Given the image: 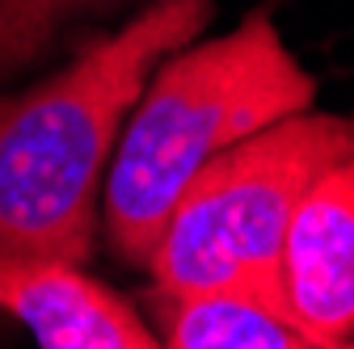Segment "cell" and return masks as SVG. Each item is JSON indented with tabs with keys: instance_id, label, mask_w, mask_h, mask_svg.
I'll use <instances>...</instances> for the list:
<instances>
[{
	"instance_id": "cell-1",
	"label": "cell",
	"mask_w": 354,
	"mask_h": 349,
	"mask_svg": "<svg viewBox=\"0 0 354 349\" xmlns=\"http://www.w3.org/2000/svg\"><path fill=\"white\" fill-rule=\"evenodd\" d=\"M215 0H148L59 72L0 89V261H76L97 240V194L148 76L211 21Z\"/></svg>"
},
{
	"instance_id": "cell-2",
	"label": "cell",
	"mask_w": 354,
	"mask_h": 349,
	"mask_svg": "<svg viewBox=\"0 0 354 349\" xmlns=\"http://www.w3.org/2000/svg\"><path fill=\"white\" fill-rule=\"evenodd\" d=\"M317 80L287 51L266 9L232 34L177 47L148 76L106 172V240L127 266L148 257L186 181L236 139L313 110Z\"/></svg>"
},
{
	"instance_id": "cell-3",
	"label": "cell",
	"mask_w": 354,
	"mask_h": 349,
	"mask_svg": "<svg viewBox=\"0 0 354 349\" xmlns=\"http://www.w3.org/2000/svg\"><path fill=\"white\" fill-rule=\"evenodd\" d=\"M354 156V114L299 110L215 152L186 190L148 257L156 290H198L249 278L283 286L287 223L325 168Z\"/></svg>"
},
{
	"instance_id": "cell-4",
	"label": "cell",
	"mask_w": 354,
	"mask_h": 349,
	"mask_svg": "<svg viewBox=\"0 0 354 349\" xmlns=\"http://www.w3.org/2000/svg\"><path fill=\"white\" fill-rule=\"evenodd\" d=\"M283 290L321 349L354 345V156L299 198L283 236Z\"/></svg>"
},
{
	"instance_id": "cell-5",
	"label": "cell",
	"mask_w": 354,
	"mask_h": 349,
	"mask_svg": "<svg viewBox=\"0 0 354 349\" xmlns=\"http://www.w3.org/2000/svg\"><path fill=\"white\" fill-rule=\"evenodd\" d=\"M0 312L47 349H152V324L76 261H0Z\"/></svg>"
},
{
	"instance_id": "cell-6",
	"label": "cell",
	"mask_w": 354,
	"mask_h": 349,
	"mask_svg": "<svg viewBox=\"0 0 354 349\" xmlns=\"http://www.w3.org/2000/svg\"><path fill=\"white\" fill-rule=\"evenodd\" d=\"M152 332L169 349H321L283 286L228 278L198 290L152 286Z\"/></svg>"
},
{
	"instance_id": "cell-7",
	"label": "cell",
	"mask_w": 354,
	"mask_h": 349,
	"mask_svg": "<svg viewBox=\"0 0 354 349\" xmlns=\"http://www.w3.org/2000/svg\"><path fill=\"white\" fill-rule=\"evenodd\" d=\"M131 0H0V89L38 68L64 38L93 30Z\"/></svg>"
}]
</instances>
